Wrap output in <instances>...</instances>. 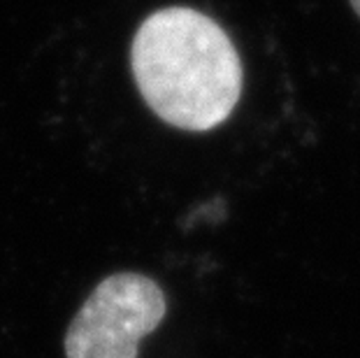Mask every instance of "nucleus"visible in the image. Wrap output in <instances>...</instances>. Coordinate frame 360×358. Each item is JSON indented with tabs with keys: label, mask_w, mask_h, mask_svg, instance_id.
<instances>
[{
	"label": "nucleus",
	"mask_w": 360,
	"mask_h": 358,
	"mask_svg": "<svg viewBox=\"0 0 360 358\" xmlns=\"http://www.w3.org/2000/svg\"><path fill=\"white\" fill-rule=\"evenodd\" d=\"M130 65L149 110L181 131L221 126L242 94V63L231 37L191 7H167L144 19Z\"/></svg>",
	"instance_id": "f257e3e1"
},
{
	"label": "nucleus",
	"mask_w": 360,
	"mask_h": 358,
	"mask_svg": "<svg viewBox=\"0 0 360 358\" xmlns=\"http://www.w3.org/2000/svg\"><path fill=\"white\" fill-rule=\"evenodd\" d=\"M167 302L154 279L119 272L103 279L65 335L68 358H137L140 340L163 324Z\"/></svg>",
	"instance_id": "f03ea898"
},
{
	"label": "nucleus",
	"mask_w": 360,
	"mask_h": 358,
	"mask_svg": "<svg viewBox=\"0 0 360 358\" xmlns=\"http://www.w3.org/2000/svg\"><path fill=\"white\" fill-rule=\"evenodd\" d=\"M349 3H351V7H354V10H356V14H358V17H360V0H349Z\"/></svg>",
	"instance_id": "7ed1b4c3"
}]
</instances>
